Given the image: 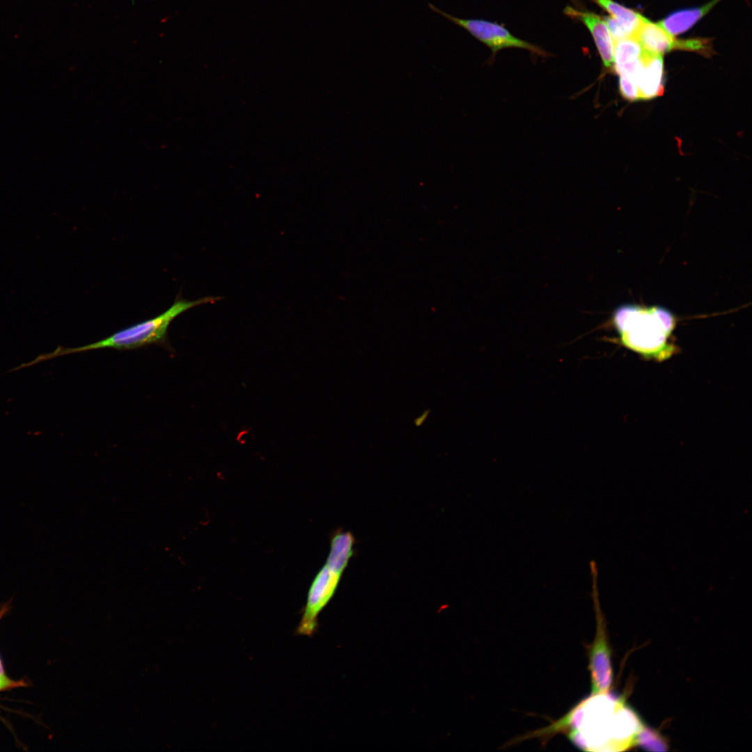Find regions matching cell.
Segmentation results:
<instances>
[{"label": "cell", "mask_w": 752, "mask_h": 752, "mask_svg": "<svg viewBox=\"0 0 752 752\" xmlns=\"http://www.w3.org/2000/svg\"><path fill=\"white\" fill-rule=\"evenodd\" d=\"M643 725L622 697L605 692L591 694L539 735L567 728L570 739L583 750L621 751L635 746Z\"/></svg>", "instance_id": "6da1fadb"}, {"label": "cell", "mask_w": 752, "mask_h": 752, "mask_svg": "<svg viewBox=\"0 0 752 752\" xmlns=\"http://www.w3.org/2000/svg\"><path fill=\"white\" fill-rule=\"evenodd\" d=\"M611 322L622 345L645 359L662 361L675 352L670 342L675 319L666 308L624 304L613 311Z\"/></svg>", "instance_id": "7a4b0ae2"}, {"label": "cell", "mask_w": 752, "mask_h": 752, "mask_svg": "<svg viewBox=\"0 0 752 752\" xmlns=\"http://www.w3.org/2000/svg\"><path fill=\"white\" fill-rule=\"evenodd\" d=\"M220 296H207L195 300L178 297L171 307L163 313L143 322L116 331L97 342L74 348H59L47 354V359L61 355L86 352L97 349H135L151 344H162L167 339L171 322L179 315L194 307L212 304L223 299Z\"/></svg>", "instance_id": "3957f363"}, {"label": "cell", "mask_w": 752, "mask_h": 752, "mask_svg": "<svg viewBox=\"0 0 752 752\" xmlns=\"http://www.w3.org/2000/svg\"><path fill=\"white\" fill-rule=\"evenodd\" d=\"M429 8L434 13L441 15L455 25L465 29L472 36L487 46L494 55L504 48L525 49L540 56H547V52L527 41L513 36L503 26L490 21L478 19H462L455 17L428 3Z\"/></svg>", "instance_id": "277c9868"}, {"label": "cell", "mask_w": 752, "mask_h": 752, "mask_svg": "<svg viewBox=\"0 0 752 752\" xmlns=\"http://www.w3.org/2000/svg\"><path fill=\"white\" fill-rule=\"evenodd\" d=\"M341 575L327 564L319 570L310 586L297 634L311 636L315 632L318 615L334 595Z\"/></svg>", "instance_id": "5b68a950"}, {"label": "cell", "mask_w": 752, "mask_h": 752, "mask_svg": "<svg viewBox=\"0 0 752 752\" xmlns=\"http://www.w3.org/2000/svg\"><path fill=\"white\" fill-rule=\"evenodd\" d=\"M595 639L589 650L591 694L608 692L613 681L611 650L602 614L597 612Z\"/></svg>", "instance_id": "8992f818"}, {"label": "cell", "mask_w": 752, "mask_h": 752, "mask_svg": "<svg viewBox=\"0 0 752 752\" xmlns=\"http://www.w3.org/2000/svg\"><path fill=\"white\" fill-rule=\"evenodd\" d=\"M563 13L581 22L587 27L593 36L604 68L612 69L614 41L604 19L593 12L581 10L570 6L565 8Z\"/></svg>", "instance_id": "52a82bcc"}, {"label": "cell", "mask_w": 752, "mask_h": 752, "mask_svg": "<svg viewBox=\"0 0 752 752\" xmlns=\"http://www.w3.org/2000/svg\"><path fill=\"white\" fill-rule=\"evenodd\" d=\"M635 81L639 100H648L662 94L664 91V61L662 55L643 51L641 65Z\"/></svg>", "instance_id": "ba28073f"}, {"label": "cell", "mask_w": 752, "mask_h": 752, "mask_svg": "<svg viewBox=\"0 0 752 752\" xmlns=\"http://www.w3.org/2000/svg\"><path fill=\"white\" fill-rule=\"evenodd\" d=\"M634 36L637 39L645 52L652 54H664L675 49L677 39L668 33L658 23H654L643 17Z\"/></svg>", "instance_id": "9c48e42d"}, {"label": "cell", "mask_w": 752, "mask_h": 752, "mask_svg": "<svg viewBox=\"0 0 752 752\" xmlns=\"http://www.w3.org/2000/svg\"><path fill=\"white\" fill-rule=\"evenodd\" d=\"M643 54V50L634 36L615 41L613 69L619 76H627L635 81Z\"/></svg>", "instance_id": "30bf717a"}, {"label": "cell", "mask_w": 752, "mask_h": 752, "mask_svg": "<svg viewBox=\"0 0 752 752\" xmlns=\"http://www.w3.org/2000/svg\"><path fill=\"white\" fill-rule=\"evenodd\" d=\"M721 0H712L700 6L675 11L658 22L668 33L674 36L691 28Z\"/></svg>", "instance_id": "8fae6325"}, {"label": "cell", "mask_w": 752, "mask_h": 752, "mask_svg": "<svg viewBox=\"0 0 752 752\" xmlns=\"http://www.w3.org/2000/svg\"><path fill=\"white\" fill-rule=\"evenodd\" d=\"M354 542L351 533L336 531L331 538L330 551L325 564L342 574L353 554Z\"/></svg>", "instance_id": "7c38bea8"}, {"label": "cell", "mask_w": 752, "mask_h": 752, "mask_svg": "<svg viewBox=\"0 0 752 752\" xmlns=\"http://www.w3.org/2000/svg\"><path fill=\"white\" fill-rule=\"evenodd\" d=\"M593 2L597 4L602 8L608 12L611 17L616 19L627 24L636 30L643 16L640 15L636 11L627 8L625 6L618 3L613 0H591Z\"/></svg>", "instance_id": "4fadbf2b"}, {"label": "cell", "mask_w": 752, "mask_h": 752, "mask_svg": "<svg viewBox=\"0 0 752 752\" xmlns=\"http://www.w3.org/2000/svg\"><path fill=\"white\" fill-rule=\"evenodd\" d=\"M635 746L650 751H666L668 749V742L663 735L645 725L636 736Z\"/></svg>", "instance_id": "5bb4252c"}, {"label": "cell", "mask_w": 752, "mask_h": 752, "mask_svg": "<svg viewBox=\"0 0 752 752\" xmlns=\"http://www.w3.org/2000/svg\"><path fill=\"white\" fill-rule=\"evenodd\" d=\"M675 49L692 51L703 55H710L712 52L711 40L707 38L677 40Z\"/></svg>", "instance_id": "9a60e30c"}, {"label": "cell", "mask_w": 752, "mask_h": 752, "mask_svg": "<svg viewBox=\"0 0 752 752\" xmlns=\"http://www.w3.org/2000/svg\"><path fill=\"white\" fill-rule=\"evenodd\" d=\"M10 608V602L4 603L0 606V621L9 611ZM24 685H26V684L23 681H16L7 676L0 657V691L9 690Z\"/></svg>", "instance_id": "2e32d148"}, {"label": "cell", "mask_w": 752, "mask_h": 752, "mask_svg": "<svg viewBox=\"0 0 752 752\" xmlns=\"http://www.w3.org/2000/svg\"><path fill=\"white\" fill-rule=\"evenodd\" d=\"M619 88L621 95L630 101L639 100L638 87L636 81L625 75L620 76Z\"/></svg>", "instance_id": "e0dca14e"}]
</instances>
